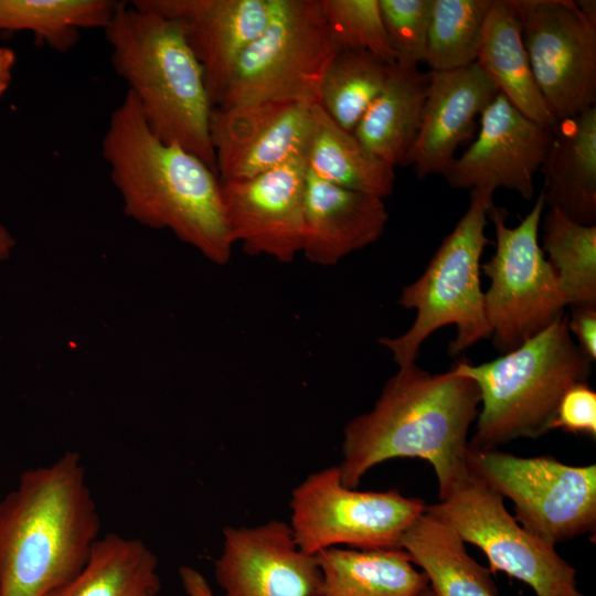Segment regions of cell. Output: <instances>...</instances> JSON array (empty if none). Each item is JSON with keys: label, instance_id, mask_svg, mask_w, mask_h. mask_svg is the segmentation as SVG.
I'll return each mask as SVG.
<instances>
[{"label": "cell", "instance_id": "4", "mask_svg": "<svg viewBox=\"0 0 596 596\" xmlns=\"http://www.w3.org/2000/svg\"><path fill=\"white\" fill-rule=\"evenodd\" d=\"M104 31L113 67L127 83L150 129L217 174L210 132L214 107L183 28L120 1Z\"/></svg>", "mask_w": 596, "mask_h": 596}, {"label": "cell", "instance_id": "27", "mask_svg": "<svg viewBox=\"0 0 596 596\" xmlns=\"http://www.w3.org/2000/svg\"><path fill=\"white\" fill-rule=\"evenodd\" d=\"M120 1L0 0V30H28L58 52L71 50L82 29L106 26Z\"/></svg>", "mask_w": 596, "mask_h": 596}, {"label": "cell", "instance_id": "14", "mask_svg": "<svg viewBox=\"0 0 596 596\" xmlns=\"http://www.w3.org/2000/svg\"><path fill=\"white\" fill-rule=\"evenodd\" d=\"M553 129L524 116L499 93L481 113L475 141L443 175L454 189L494 192L504 188L531 200L534 175L547 155Z\"/></svg>", "mask_w": 596, "mask_h": 596}, {"label": "cell", "instance_id": "24", "mask_svg": "<svg viewBox=\"0 0 596 596\" xmlns=\"http://www.w3.org/2000/svg\"><path fill=\"white\" fill-rule=\"evenodd\" d=\"M400 549L426 575L435 596H499L489 568L468 554L448 524L426 510L404 533Z\"/></svg>", "mask_w": 596, "mask_h": 596}, {"label": "cell", "instance_id": "32", "mask_svg": "<svg viewBox=\"0 0 596 596\" xmlns=\"http://www.w3.org/2000/svg\"><path fill=\"white\" fill-rule=\"evenodd\" d=\"M385 32L402 68L424 63L432 0H379Z\"/></svg>", "mask_w": 596, "mask_h": 596}, {"label": "cell", "instance_id": "6", "mask_svg": "<svg viewBox=\"0 0 596 596\" xmlns=\"http://www.w3.org/2000/svg\"><path fill=\"white\" fill-rule=\"evenodd\" d=\"M493 191L471 190L468 209L444 238L422 276L403 288L398 305L415 309L411 328L396 338L379 342L398 368L415 363L423 342L436 330L456 326L449 343L450 355H458L478 341L491 337L480 286L481 255L490 243L486 236Z\"/></svg>", "mask_w": 596, "mask_h": 596}, {"label": "cell", "instance_id": "17", "mask_svg": "<svg viewBox=\"0 0 596 596\" xmlns=\"http://www.w3.org/2000/svg\"><path fill=\"white\" fill-rule=\"evenodd\" d=\"M131 3L178 22L203 70L213 107L224 97L236 64L263 32L272 0H135Z\"/></svg>", "mask_w": 596, "mask_h": 596}, {"label": "cell", "instance_id": "7", "mask_svg": "<svg viewBox=\"0 0 596 596\" xmlns=\"http://www.w3.org/2000/svg\"><path fill=\"white\" fill-rule=\"evenodd\" d=\"M336 51L319 0H272L266 26L241 56L215 108L317 103Z\"/></svg>", "mask_w": 596, "mask_h": 596}, {"label": "cell", "instance_id": "20", "mask_svg": "<svg viewBox=\"0 0 596 596\" xmlns=\"http://www.w3.org/2000/svg\"><path fill=\"white\" fill-rule=\"evenodd\" d=\"M545 205L585 225L596 222V108L558 121L541 167Z\"/></svg>", "mask_w": 596, "mask_h": 596}, {"label": "cell", "instance_id": "12", "mask_svg": "<svg viewBox=\"0 0 596 596\" xmlns=\"http://www.w3.org/2000/svg\"><path fill=\"white\" fill-rule=\"evenodd\" d=\"M541 95L558 123L595 107L596 22L573 0H510Z\"/></svg>", "mask_w": 596, "mask_h": 596}, {"label": "cell", "instance_id": "9", "mask_svg": "<svg viewBox=\"0 0 596 596\" xmlns=\"http://www.w3.org/2000/svg\"><path fill=\"white\" fill-rule=\"evenodd\" d=\"M468 470L514 504L515 520L556 545L596 529V465L572 466L553 457H520L470 449Z\"/></svg>", "mask_w": 596, "mask_h": 596}, {"label": "cell", "instance_id": "33", "mask_svg": "<svg viewBox=\"0 0 596 596\" xmlns=\"http://www.w3.org/2000/svg\"><path fill=\"white\" fill-rule=\"evenodd\" d=\"M555 428L596 436V393L586 382L577 383L565 392L553 421L552 429Z\"/></svg>", "mask_w": 596, "mask_h": 596}, {"label": "cell", "instance_id": "38", "mask_svg": "<svg viewBox=\"0 0 596 596\" xmlns=\"http://www.w3.org/2000/svg\"><path fill=\"white\" fill-rule=\"evenodd\" d=\"M579 11L589 20L596 22V1L595 0H578L575 1Z\"/></svg>", "mask_w": 596, "mask_h": 596}, {"label": "cell", "instance_id": "28", "mask_svg": "<svg viewBox=\"0 0 596 596\" xmlns=\"http://www.w3.org/2000/svg\"><path fill=\"white\" fill-rule=\"evenodd\" d=\"M542 244L566 305L596 307V225L581 224L551 207L543 220Z\"/></svg>", "mask_w": 596, "mask_h": 596}, {"label": "cell", "instance_id": "8", "mask_svg": "<svg viewBox=\"0 0 596 596\" xmlns=\"http://www.w3.org/2000/svg\"><path fill=\"white\" fill-rule=\"evenodd\" d=\"M544 206L541 191L530 212L514 227L507 225L504 207L492 204L489 210L496 251L481 264L482 273L490 278L483 304L493 345L502 353L543 331L567 307L556 274L539 245Z\"/></svg>", "mask_w": 596, "mask_h": 596}, {"label": "cell", "instance_id": "1", "mask_svg": "<svg viewBox=\"0 0 596 596\" xmlns=\"http://www.w3.org/2000/svg\"><path fill=\"white\" fill-rule=\"evenodd\" d=\"M102 155L127 217L171 231L214 264L230 262L234 243L217 174L178 143L155 135L128 91L110 114Z\"/></svg>", "mask_w": 596, "mask_h": 596}, {"label": "cell", "instance_id": "13", "mask_svg": "<svg viewBox=\"0 0 596 596\" xmlns=\"http://www.w3.org/2000/svg\"><path fill=\"white\" fill-rule=\"evenodd\" d=\"M306 182L305 157L247 179L221 182L233 243L249 255L291 263L302 251Z\"/></svg>", "mask_w": 596, "mask_h": 596}, {"label": "cell", "instance_id": "39", "mask_svg": "<svg viewBox=\"0 0 596 596\" xmlns=\"http://www.w3.org/2000/svg\"><path fill=\"white\" fill-rule=\"evenodd\" d=\"M416 596H435L430 587L427 585L421 589Z\"/></svg>", "mask_w": 596, "mask_h": 596}, {"label": "cell", "instance_id": "36", "mask_svg": "<svg viewBox=\"0 0 596 596\" xmlns=\"http://www.w3.org/2000/svg\"><path fill=\"white\" fill-rule=\"evenodd\" d=\"M14 64V51L6 46H0V97L6 93L10 85Z\"/></svg>", "mask_w": 596, "mask_h": 596}, {"label": "cell", "instance_id": "21", "mask_svg": "<svg viewBox=\"0 0 596 596\" xmlns=\"http://www.w3.org/2000/svg\"><path fill=\"white\" fill-rule=\"evenodd\" d=\"M476 63L520 113L547 127L557 121L534 79L521 28L510 0H492Z\"/></svg>", "mask_w": 596, "mask_h": 596}, {"label": "cell", "instance_id": "26", "mask_svg": "<svg viewBox=\"0 0 596 596\" xmlns=\"http://www.w3.org/2000/svg\"><path fill=\"white\" fill-rule=\"evenodd\" d=\"M158 558L140 540L108 533L83 571L45 596H160Z\"/></svg>", "mask_w": 596, "mask_h": 596}, {"label": "cell", "instance_id": "35", "mask_svg": "<svg viewBox=\"0 0 596 596\" xmlns=\"http://www.w3.org/2000/svg\"><path fill=\"white\" fill-rule=\"evenodd\" d=\"M179 576L188 596H214L210 584L198 570L183 565L179 570Z\"/></svg>", "mask_w": 596, "mask_h": 596}, {"label": "cell", "instance_id": "2", "mask_svg": "<svg viewBox=\"0 0 596 596\" xmlns=\"http://www.w3.org/2000/svg\"><path fill=\"white\" fill-rule=\"evenodd\" d=\"M480 394L453 369L432 374L415 363L398 368L373 408L347 423L337 466L344 486L356 488L373 467L395 458L428 461L439 499L468 473V432Z\"/></svg>", "mask_w": 596, "mask_h": 596}, {"label": "cell", "instance_id": "11", "mask_svg": "<svg viewBox=\"0 0 596 596\" xmlns=\"http://www.w3.org/2000/svg\"><path fill=\"white\" fill-rule=\"evenodd\" d=\"M426 511L465 543L479 547L491 574L503 572L529 585L535 596L578 595L575 567L555 545L528 532L509 513L503 498L471 471Z\"/></svg>", "mask_w": 596, "mask_h": 596}, {"label": "cell", "instance_id": "31", "mask_svg": "<svg viewBox=\"0 0 596 596\" xmlns=\"http://www.w3.org/2000/svg\"><path fill=\"white\" fill-rule=\"evenodd\" d=\"M319 4L337 51L366 52L395 64L379 0H319Z\"/></svg>", "mask_w": 596, "mask_h": 596}, {"label": "cell", "instance_id": "5", "mask_svg": "<svg viewBox=\"0 0 596 596\" xmlns=\"http://www.w3.org/2000/svg\"><path fill=\"white\" fill-rule=\"evenodd\" d=\"M564 312L543 331L501 356L453 370L475 382L481 409L470 449H497L518 438L536 439L552 430L558 404L573 385L586 382L592 361L579 350Z\"/></svg>", "mask_w": 596, "mask_h": 596}, {"label": "cell", "instance_id": "23", "mask_svg": "<svg viewBox=\"0 0 596 596\" xmlns=\"http://www.w3.org/2000/svg\"><path fill=\"white\" fill-rule=\"evenodd\" d=\"M317 555L320 596H416L428 585L400 549L331 547Z\"/></svg>", "mask_w": 596, "mask_h": 596}, {"label": "cell", "instance_id": "15", "mask_svg": "<svg viewBox=\"0 0 596 596\" xmlns=\"http://www.w3.org/2000/svg\"><path fill=\"white\" fill-rule=\"evenodd\" d=\"M214 576L224 596H320L322 583L317 555L280 520L224 528Z\"/></svg>", "mask_w": 596, "mask_h": 596}, {"label": "cell", "instance_id": "18", "mask_svg": "<svg viewBox=\"0 0 596 596\" xmlns=\"http://www.w3.org/2000/svg\"><path fill=\"white\" fill-rule=\"evenodd\" d=\"M498 94L477 63L429 72L421 128L404 166L413 167L418 179L443 174L458 146L472 137L476 118Z\"/></svg>", "mask_w": 596, "mask_h": 596}, {"label": "cell", "instance_id": "34", "mask_svg": "<svg viewBox=\"0 0 596 596\" xmlns=\"http://www.w3.org/2000/svg\"><path fill=\"white\" fill-rule=\"evenodd\" d=\"M567 324L579 350L594 362L596 359V307H572Z\"/></svg>", "mask_w": 596, "mask_h": 596}, {"label": "cell", "instance_id": "22", "mask_svg": "<svg viewBox=\"0 0 596 596\" xmlns=\"http://www.w3.org/2000/svg\"><path fill=\"white\" fill-rule=\"evenodd\" d=\"M429 73L392 65L380 94L353 134L376 157L392 167L404 166L417 138Z\"/></svg>", "mask_w": 596, "mask_h": 596}, {"label": "cell", "instance_id": "29", "mask_svg": "<svg viewBox=\"0 0 596 596\" xmlns=\"http://www.w3.org/2000/svg\"><path fill=\"white\" fill-rule=\"evenodd\" d=\"M391 66L366 52L336 51L318 91V104L344 130L353 132L380 94Z\"/></svg>", "mask_w": 596, "mask_h": 596}, {"label": "cell", "instance_id": "37", "mask_svg": "<svg viewBox=\"0 0 596 596\" xmlns=\"http://www.w3.org/2000/svg\"><path fill=\"white\" fill-rule=\"evenodd\" d=\"M14 238L8 228L0 223V262L6 260L14 247Z\"/></svg>", "mask_w": 596, "mask_h": 596}, {"label": "cell", "instance_id": "25", "mask_svg": "<svg viewBox=\"0 0 596 596\" xmlns=\"http://www.w3.org/2000/svg\"><path fill=\"white\" fill-rule=\"evenodd\" d=\"M305 152L307 170L331 184L385 199L394 189V167L372 153L353 132L337 125L318 103Z\"/></svg>", "mask_w": 596, "mask_h": 596}, {"label": "cell", "instance_id": "40", "mask_svg": "<svg viewBox=\"0 0 596 596\" xmlns=\"http://www.w3.org/2000/svg\"><path fill=\"white\" fill-rule=\"evenodd\" d=\"M576 596H585V595H583L582 593H578V595H576Z\"/></svg>", "mask_w": 596, "mask_h": 596}, {"label": "cell", "instance_id": "19", "mask_svg": "<svg viewBox=\"0 0 596 596\" xmlns=\"http://www.w3.org/2000/svg\"><path fill=\"white\" fill-rule=\"evenodd\" d=\"M383 200L331 184L307 170L304 256L316 265L333 266L376 242L389 221Z\"/></svg>", "mask_w": 596, "mask_h": 596}, {"label": "cell", "instance_id": "3", "mask_svg": "<svg viewBox=\"0 0 596 596\" xmlns=\"http://www.w3.org/2000/svg\"><path fill=\"white\" fill-rule=\"evenodd\" d=\"M100 520L77 451L31 468L0 501V596H45L86 566Z\"/></svg>", "mask_w": 596, "mask_h": 596}, {"label": "cell", "instance_id": "10", "mask_svg": "<svg viewBox=\"0 0 596 596\" xmlns=\"http://www.w3.org/2000/svg\"><path fill=\"white\" fill-rule=\"evenodd\" d=\"M290 523L297 545L318 554L331 547L392 549L425 512L423 500L397 490L360 491L343 485L337 466L318 470L291 492Z\"/></svg>", "mask_w": 596, "mask_h": 596}, {"label": "cell", "instance_id": "30", "mask_svg": "<svg viewBox=\"0 0 596 596\" xmlns=\"http://www.w3.org/2000/svg\"><path fill=\"white\" fill-rule=\"evenodd\" d=\"M492 0H432L424 63L429 72L476 63Z\"/></svg>", "mask_w": 596, "mask_h": 596}, {"label": "cell", "instance_id": "16", "mask_svg": "<svg viewBox=\"0 0 596 596\" xmlns=\"http://www.w3.org/2000/svg\"><path fill=\"white\" fill-rule=\"evenodd\" d=\"M313 104L213 108L210 132L220 182L247 179L305 157Z\"/></svg>", "mask_w": 596, "mask_h": 596}]
</instances>
